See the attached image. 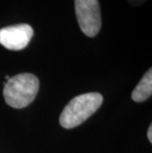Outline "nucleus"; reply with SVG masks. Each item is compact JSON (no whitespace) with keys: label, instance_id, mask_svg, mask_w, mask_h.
Listing matches in <instances>:
<instances>
[{"label":"nucleus","instance_id":"3","mask_svg":"<svg viewBox=\"0 0 152 153\" xmlns=\"http://www.w3.org/2000/svg\"><path fill=\"white\" fill-rule=\"evenodd\" d=\"M75 14L79 27L87 37H96L101 30L102 19L99 0H75Z\"/></svg>","mask_w":152,"mask_h":153},{"label":"nucleus","instance_id":"5","mask_svg":"<svg viewBox=\"0 0 152 153\" xmlns=\"http://www.w3.org/2000/svg\"><path fill=\"white\" fill-rule=\"evenodd\" d=\"M152 94V69L150 68L138 82L131 93V98L134 102L140 103L146 101Z\"/></svg>","mask_w":152,"mask_h":153},{"label":"nucleus","instance_id":"6","mask_svg":"<svg viewBox=\"0 0 152 153\" xmlns=\"http://www.w3.org/2000/svg\"><path fill=\"white\" fill-rule=\"evenodd\" d=\"M129 4L133 5V6H139L141 4H143V3L146 1V0H128Z\"/></svg>","mask_w":152,"mask_h":153},{"label":"nucleus","instance_id":"2","mask_svg":"<svg viewBox=\"0 0 152 153\" xmlns=\"http://www.w3.org/2000/svg\"><path fill=\"white\" fill-rule=\"evenodd\" d=\"M102 103L103 96L97 92L85 93L74 97L60 114V126L70 129L81 125L97 112Z\"/></svg>","mask_w":152,"mask_h":153},{"label":"nucleus","instance_id":"1","mask_svg":"<svg viewBox=\"0 0 152 153\" xmlns=\"http://www.w3.org/2000/svg\"><path fill=\"white\" fill-rule=\"evenodd\" d=\"M40 81L32 73H20L6 81L3 90L5 102L15 109L29 106L39 92Z\"/></svg>","mask_w":152,"mask_h":153},{"label":"nucleus","instance_id":"4","mask_svg":"<svg viewBox=\"0 0 152 153\" xmlns=\"http://www.w3.org/2000/svg\"><path fill=\"white\" fill-rule=\"evenodd\" d=\"M34 30L28 24H18L0 29V45L10 51H22L30 43Z\"/></svg>","mask_w":152,"mask_h":153},{"label":"nucleus","instance_id":"7","mask_svg":"<svg viewBox=\"0 0 152 153\" xmlns=\"http://www.w3.org/2000/svg\"><path fill=\"white\" fill-rule=\"evenodd\" d=\"M147 137H148V140L150 142H152V126H149V128H148V131H147Z\"/></svg>","mask_w":152,"mask_h":153}]
</instances>
